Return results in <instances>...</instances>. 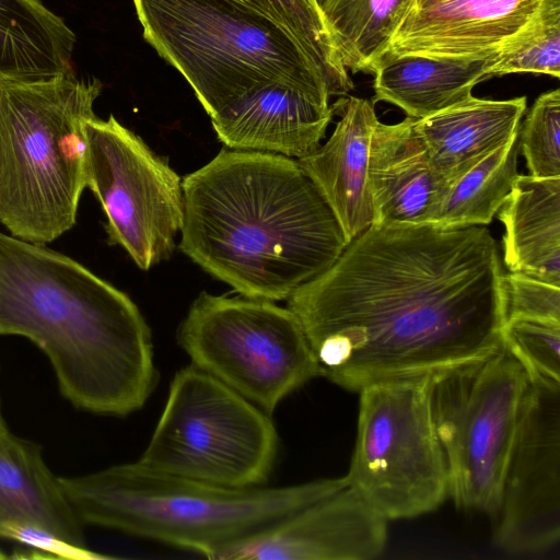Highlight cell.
Wrapping results in <instances>:
<instances>
[{"mask_svg": "<svg viewBox=\"0 0 560 560\" xmlns=\"http://www.w3.org/2000/svg\"><path fill=\"white\" fill-rule=\"evenodd\" d=\"M81 523L148 538L218 560L347 485L345 477L294 486L226 488L160 471L138 460L60 477Z\"/></svg>", "mask_w": 560, "mask_h": 560, "instance_id": "4", "label": "cell"}, {"mask_svg": "<svg viewBox=\"0 0 560 560\" xmlns=\"http://www.w3.org/2000/svg\"><path fill=\"white\" fill-rule=\"evenodd\" d=\"M440 1H443V0H415L413 8L415 9H422V8L432 5L434 3H438Z\"/></svg>", "mask_w": 560, "mask_h": 560, "instance_id": "29", "label": "cell"}, {"mask_svg": "<svg viewBox=\"0 0 560 560\" xmlns=\"http://www.w3.org/2000/svg\"><path fill=\"white\" fill-rule=\"evenodd\" d=\"M21 525L39 526L65 541L85 546L81 521L68 502L43 448L8 427L0 400V537Z\"/></svg>", "mask_w": 560, "mask_h": 560, "instance_id": "17", "label": "cell"}, {"mask_svg": "<svg viewBox=\"0 0 560 560\" xmlns=\"http://www.w3.org/2000/svg\"><path fill=\"white\" fill-rule=\"evenodd\" d=\"M279 25L295 38L323 70L332 95L353 88L326 26L318 0H232Z\"/></svg>", "mask_w": 560, "mask_h": 560, "instance_id": "24", "label": "cell"}, {"mask_svg": "<svg viewBox=\"0 0 560 560\" xmlns=\"http://www.w3.org/2000/svg\"><path fill=\"white\" fill-rule=\"evenodd\" d=\"M541 2L443 0L412 8L382 60L406 55L455 59L492 56L528 23Z\"/></svg>", "mask_w": 560, "mask_h": 560, "instance_id": "14", "label": "cell"}, {"mask_svg": "<svg viewBox=\"0 0 560 560\" xmlns=\"http://www.w3.org/2000/svg\"><path fill=\"white\" fill-rule=\"evenodd\" d=\"M84 131L88 187L106 214L109 243L148 270L171 255L183 226L180 178L113 115L89 118Z\"/></svg>", "mask_w": 560, "mask_h": 560, "instance_id": "11", "label": "cell"}, {"mask_svg": "<svg viewBox=\"0 0 560 560\" xmlns=\"http://www.w3.org/2000/svg\"><path fill=\"white\" fill-rule=\"evenodd\" d=\"M177 342L191 364L269 416L319 376L299 318L269 300L202 292L180 323Z\"/></svg>", "mask_w": 560, "mask_h": 560, "instance_id": "9", "label": "cell"}, {"mask_svg": "<svg viewBox=\"0 0 560 560\" xmlns=\"http://www.w3.org/2000/svg\"><path fill=\"white\" fill-rule=\"evenodd\" d=\"M102 88L71 69L0 81V222L13 236L45 244L74 225L88 187L84 122Z\"/></svg>", "mask_w": 560, "mask_h": 560, "instance_id": "5", "label": "cell"}, {"mask_svg": "<svg viewBox=\"0 0 560 560\" xmlns=\"http://www.w3.org/2000/svg\"><path fill=\"white\" fill-rule=\"evenodd\" d=\"M8 558L7 555L0 549V560Z\"/></svg>", "mask_w": 560, "mask_h": 560, "instance_id": "30", "label": "cell"}, {"mask_svg": "<svg viewBox=\"0 0 560 560\" xmlns=\"http://www.w3.org/2000/svg\"><path fill=\"white\" fill-rule=\"evenodd\" d=\"M413 122L408 116L395 125L378 121L373 131L368 177L374 225L427 224L450 187Z\"/></svg>", "mask_w": 560, "mask_h": 560, "instance_id": "16", "label": "cell"}, {"mask_svg": "<svg viewBox=\"0 0 560 560\" xmlns=\"http://www.w3.org/2000/svg\"><path fill=\"white\" fill-rule=\"evenodd\" d=\"M503 287L506 317L560 320V287L515 272L503 275Z\"/></svg>", "mask_w": 560, "mask_h": 560, "instance_id": "28", "label": "cell"}, {"mask_svg": "<svg viewBox=\"0 0 560 560\" xmlns=\"http://www.w3.org/2000/svg\"><path fill=\"white\" fill-rule=\"evenodd\" d=\"M415 0H324L320 3L341 65L373 73Z\"/></svg>", "mask_w": 560, "mask_h": 560, "instance_id": "22", "label": "cell"}, {"mask_svg": "<svg viewBox=\"0 0 560 560\" xmlns=\"http://www.w3.org/2000/svg\"><path fill=\"white\" fill-rule=\"evenodd\" d=\"M526 103L525 96L504 101L470 96L434 115L415 119V129L433 166L451 186L518 131Z\"/></svg>", "mask_w": 560, "mask_h": 560, "instance_id": "18", "label": "cell"}, {"mask_svg": "<svg viewBox=\"0 0 560 560\" xmlns=\"http://www.w3.org/2000/svg\"><path fill=\"white\" fill-rule=\"evenodd\" d=\"M497 214L509 271L560 287V177L518 174Z\"/></svg>", "mask_w": 560, "mask_h": 560, "instance_id": "19", "label": "cell"}, {"mask_svg": "<svg viewBox=\"0 0 560 560\" xmlns=\"http://www.w3.org/2000/svg\"><path fill=\"white\" fill-rule=\"evenodd\" d=\"M75 40L39 0H0V81L37 82L65 73Z\"/></svg>", "mask_w": 560, "mask_h": 560, "instance_id": "21", "label": "cell"}, {"mask_svg": "<svg viewBox=\"0 0 560 560\" xmlns=\"http://www.w3.org/2000/svg\"><path fill=\"white\" fill-rule=\"evenodd\" d=\"M529 378L502 341L488 355L431 376L430 407L448 495L494 516Z\"/></svg>", "mask_w": 560, "mask_h": 560, "instance_id": "8", "label": "cell"}, {"mask_svg": "<svg viewBox=\"0 0 560 560\" xmlns=\"http://www.w3.org/2000/svg\"><path fill=\"white\" fill-rule=\"evenodd\" d=\"M387 520L348 483L270 528L224 550L218 560H369L386 545Z\"/></svg>", "mask_w": 560, "mask_h": 560, "instance_id": "13", "label": "cell"}, {"mask_svg": "<svg viewBox=\"0 0 560 560\" xmlns=\"http://www.w3.org/2000/svg\"><path fill=\"white\" fill-rule=\"evenodd\" d=\"M503 271L482 225H371L287 299L319 376L350 390L431 376L502 342Z\"/></svg>", "mask_w": 560, "mask_h": 560, "instance_id": "1", "label": "cell"}, {"mask_svg": "<svg viewBox=\"0 0 560 560\" xmlns=\"http://www.w3.org/2000/svg\"><path fill=\"white\" fill-rule=\"evenodd\" d=\"M180 250L241 295L287 300L348 242L296 160L223 149L184 177Z\"/></svg>", "mask_w": 560, "mask_h": 560, "instance_id": "2", "label": "cell"}, {"mask_svg": "<svg viewBox=\"0 0 560 560\" xmlns=\"http://www.w3.org/2000/svg\"><path fill=\"white\" fill-rule=\"evenodd\" d=\"M144 39L192 88L210 119L266 85L329 100L326 77L288 32L232 0H132Z\"/></svg>", "mask_w": 560, "mask_h": 560, "instance_id": "6", "label": "cell"}, {"mask_svg": "<svg viewBox=\"0 0 560 560\" xmlns=\"http://www.w3.org/2000/svg\"><path fill=\"white\" fill-rule=\"evenodd\" d=\"M0 335L35 343L62 396L84 411L127 416L156 385L151 330L127 294L74 259L2 232Z\"/></svg>", "mask_w": 560, "mask_h": 560, "instance_id": "3", "label": "cell"}, {"mask_svg": "<svg viewBox=\"0 0 560 560\" xmlns=\"http://www.w3.org/2000/svg\"><path fill=\"white\" fill-rule=\"evenodd\" d=\"M494 516V542L508 552L537 553L559 542L560 387L529 381Z\"/></svg>", "mask_w": 560, "mask_h": 560, "instance_id": "12", "label": "cell"}, {"mask_svg": "<svg viewBox=\"0 0 560 560\" xmlns=\"http://www.w3.org/2000/svg\"><path fill=\"white\" fill-rule=\"evenodd\" d=\"M334 106L340 120L328 141L296 161L328 203L349 243L374 220L368 165L378 119L374 103L365 98L341 97Z\"/></svg>", "mask_w": 560, "mask_h": 560, "instance_id": "15", "label": "cell"}, {"mask_svg": "<svg viewBox=\"0 0 560 560\" xmlns=\"http://www.w3.org/2000/svg\"><path fill=\"white\" fill-rule=\"evenodd\" d=\"M271 416L189 364L174 375L139 463L226 488L264 486L278 453Z\"/></svg>", "mask_w": 560, "mask_h": 560, "instance_id": "7", "label": "cell"}, {"mask_svg": "<svg viewBox=\"0 0 560 560\" xmlns=\"http://www.w3.org/2000/svg\"><path fill=\"white\" fill-rule=\"evenodd\" d=\"M431 376L359 390L357 440L345 478L386 520L429 513L448 495L445 456L431 415Z\"/></svg>", "mask_w": 560, "mask_h": 560, "instance_id": "10", "label": "cell"}, {"mask_svg": "<svg viewBox=\"0 0 560 560\" xmlns=\"http://www.w3.org/2000/svg\"><path fill=\"white\" fill-rule=\"evenodd\" d=\"M488 79L532 72L560 78V0H542L534 16L490 58Z\"/></svg>", "mask_w": 560, "mask_h": 560, "instance_id": "25", "label": "cell"}, {"mask_svg": "<svg viewBox=\"0 0 560 560\" xmlns=\"http://www.w3.org/2000/svg\"><path fill=\"white\" fill-rule=\"evenodd\" d=\"M529 175L560 177V90L540 94L518 129Z\"/></svg>", "mask_w": 560, "mask_h": 560, "instance_id": "27", "label": "cell"}, {"mask_svg": "<svg viewBox=\"0 0 560 560\" xmlns=\"http://www.w3.org/2000/svg\"><path fill=\"white\" fill-rule=\"evenodd\" d=\"M502 341L530 382L560 387V320L509 316L502 328Z\"/></svg>", "mask_w": 560, "mask_h": 560, "instance_id": "26", "label": "cell"}, {"mask_svg": "<svg viewBox=\"0 0 560 560\" xmlns=\"http://www.w3.org/2000/svg\"><path fill=\"white\" fill-rule=\"evenodd\" d=\"M520 153L517 131L451 184L427 224L439 229L489 224L518 176Z\"/></svg>", "mask_w": 560, "mask_h": 560, "instance_id": "23", "label": "cell"}, {"mask_svg": "<svg viewBox=\"0 0 560 560\" xmlns=\"http://www.w3.org/2000/svg\"><path fill=\"white\" fill-rule=\"evenodd\" d=\"M490 58L383 59L373 72L372 102L394 104L415 119L429 117L472 96L474 86L488 79Z\"/></svg>", "mask_w": 560, "mask_h": 560, "instance_id": "20", "label": "cell"}]
</instances>
